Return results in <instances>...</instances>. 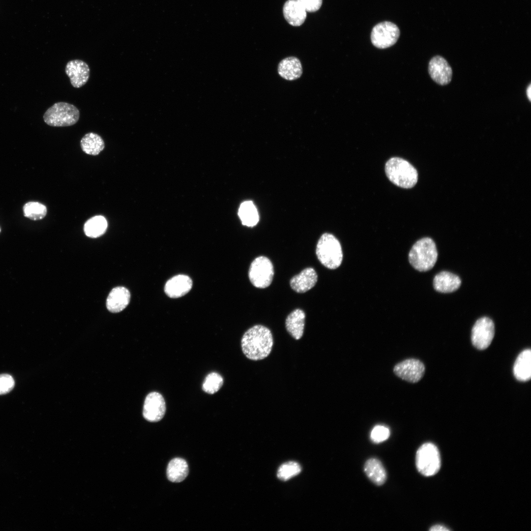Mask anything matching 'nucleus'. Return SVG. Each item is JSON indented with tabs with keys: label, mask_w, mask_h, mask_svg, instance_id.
<instances>
[{
	"label": "nucleus",
	"mask_w": 531,
	"mask_h": 531,
	"mask_svg": "<svg viewBox=\"0 0 531 531\" xmlns=\"http://www.w3.org/2000/svg\"><path fill=\"white\" fill-rule=\"evenodd\" d=\"M192 280L189 276L178 274L166 282L164 292L170 298H179L187 294L192 289Z\"/></svg>",
	"instance_id": "obj_14"
},
{
	"label": "nucleus",
	"mask_w": 531,
	"mask_h": 531,
	"mask_svg": "<svg viewBox=\"0 0 531 531\" xmlns=\"http://www.w3.org/2000/svg\"><path fill=\"white\" fill-rule=\"evenodd\" d=\"M513 374L517 380L526 382L531 377V351L526 349L517 356L513 366Z\"/></svg>",
	"instance_id": "obj_20"
},
{
	"label": "nucleus",
	"mask_w": 531,
	"mask_h": 531,
	"mask_svg": "<svg viewBox=\"0 0 531 531\" xmlns=\"http://www.w3.org/2000/svg\"><path fill=\"white\" fill-rule=\"evenodd\" d=\"M398 26L389 21H384L376 25L371 32L372 44L379 49H385L394 45L400 36Z\"/></svg>",
	"instance_id": "obj_8"
},
{
	"label": "nucleus",
	"mask_w": 531,
	"mask_h": 531,
	"mask_svg": "<svg viewBox=\"0 0 531 531\" xmlns=\"http://www.w3.org/2000/svg\"><path fill=\"white\" fill-rule=\"evenodd\" d=\"M80 145L85 153L91 155L99 154L105 148V143L102 137L93 132L86 134L81 140Z\"/></svg>",
	"instance_id": "obj_24"
},
{
	"label": "nucleus",
	"mask_w": 531,
	"mask_h": 531,
	"mask_svg": "<svg viewBox=\"0 0 531 531\" xmlns=\"http://www.w3.org/2000/svg\"><path fill=\"white\" fill-rule=\"evenodd\" d=\"M223 384V379L218 373L211 372L206 377L202 389L207 393L214 394L217 392Z\"/></svg>",
	"instance_id": "obj_29"
},
{
	"label": "nucleus",
	"mask_w": 531,
	"mask_h": 531,
	"mask_svg": "<svg viewBox=\"0 0 531 531\" xmlns=\"http://www.w3.org/2000/svg\"><path fill=\"white\" fill-rule=\"evenodd\" d=\"M449 530L447 528H446V527H444L443 526L440 525H435V526L432 527L431 528V529H430V531H449Z\"/></svg>",
	"instance_id": "obj_33"
},
{
	"label": "nucleus",
	"mask_w": 531,
	"mask_h": 531,
	"mask_svg": "<svg viewBox=\"0 0 531 531\" xmlns=\"http://www.w3.org/2000/svg\"><path fill=\"white\" fill-rule=\"evenodd\" d=\"M15 382L11 376L7 374L0 375V395L9 392L13 388Z\"/></svg>",
	"instance_id": "obj_31"
},
{
	"label": "nucleus",
	"mask_w": 531,
	"mask_h": 531,
	"mask_svg": "<svg viewBox=\"0 0 531 531\" xmlns=\"http://www.w3.org/2000/svg\"><path fill=\"white\" fill-rule=\"evenodd\" d=\"M316 254L320 263L330 269L338 267L343 259L340 242L329 233H324L321 236L317 244Z\"/></svg>",
	"instance_id": "obj_4"
},
{
	"label": "nucleus",
	"mask_w": 531,
	"mask_h": 531,
	"mask_svg": "<svg viewBox=\"0 0 531 531\" xmlns=\"http://www.w3.org/2000/svg\"><path fill=\"white\" fill-rule=\"evenodd\" d=\"M438 252L435 242L430 237H424L417 241L409 254L411 265L419 271H427L435 266Z\"/></svg>",
	"instance_id": "obj_3"
},
{
	"label": "nucleus",
	"mask_w": 531,
	"mask_h": 531,
	"mask_svg": "<svg viewBox=\"0 0 531 531\" xmlns=\"http://www.w3.org/2000/svg\"><path fill=\"white\" fill-rule=\"evenodd\" d=\"M364 471L368 478L378 486L384 484L386 480V470L382 462L376 458H371L366 461Z\"/></svg>",
	"instance_id": "obj_22"
},
{
	"label": "nucleus",
	"mask_w": 531,
	"mask_h": 531,
	"mask_svg": "<svg viewBox=\"0 0 531 531\" xmlns=\"http://www.w3.org/2000/svg\"><path fill=\"white\" fill-rule=\"evenodd\" d=\"M278 73L283 79L293 81L300 78L302 74V67L299 59L295 57H289L282 59L278 66Z\"/></svg>",
	"instance_id": "obj_19"
},
{
	"label": "nucleus",
	"mask_w": 531,
	"mask_h": 531,
	"mask_svg": "<svg viewBox=\"0 0 531 531\" xmlns=\"http://www.w3.org/2000/svg\"><path fill=\"white\" fill-rule=\"evenodd\" d=\"M425 371L424 364L416 358L405 359L393 368V372L397 377L411 383L419 382L424 376Z\"/></svg>",
	"instance_id": "obj_10"
},
{
	"label": "nucleus",
	"mask_w": 531,
	"mask_h": 531,
	"mask_svg": "<svg viewBox=\"0 0 531 531\" xmlns=\"http://www.w3.org/2000/svg\"><path fill=\"white\" fill-rule=\"evenodd\" d=\"M495 335V325L493 321L483 317L478 319L472 330L471 339L476 349L482 350L491 344Z\"/></svg>",
	"instance_id": "obj_9"
},
{
	"label": "nucleus",
	"mask_w": 531,
	"mask_h": 531,
	"mask_svg": "<svg viewBox=\"0 0 531 531\" xmlns=\"http://www.w3.org/2000/svg\"><path fill=\"white\" fill-rule=\"evenodd\" d=\"M308 12H315L321 8L323 0H297Z\"/></svg>",
	"instance_id": "obj_32"
},
{
	"label": "nucleus",
	"mask_w": 531,
	"mask_h": 531,
	"mask_svg": "<svg viewBox=\"0 0 531 531\" xmlns=\"http://www.w3.org/2000/svg\"><path fill=\"white\" fill-rule=\"evenodd\" d=\"M65 72L69 77L72 86L80 88L88 81L90 75V69L88 64L80 59L69 61L65 68Z\"/></svg>",
	"instance_id": "obj_13"
},
{
	"label": "nucleus",
	"mask_w": 531,
	"mask_h": 531,
	"mask_svg": "<svg viewBox=\"0 0 531 531\" xmlns=\"http://www.w3.org/2000/svg\"><path fill=\"white\" fill-rule=\"evenodd\" d=\"M24 215L26 217L32 220H38L44 218L47 214L46 206L37 202H29L23 206Z\"/></svg>",
	"instance_id": "obj_27"
},
{
	"label": "nucleus",
	"mask_w": 531,
	"mask_h": 531,
	"mask_svg": "<svg viewBox=\"0 0 531 531\" xmlns=\"http://www.w3.org/2000/svg\"></svg>",
	"instance_id": "obj_35"
},
{
	"label": "nucleus",
	"mask_w": 531,
	"mask_h": 531,
	"mask_svg": "<svg viewBox=\"0 0 531 531\" xmlns=\"http://www.w3.org/2000/svg\"><path fill=\"white\" fill-rule=\"evenodd\" d=\"M526 92H527V97H528L529 100L531 101V84H530L529 86H528V87L527 88Z\"/></svg>",
	"instance_id": "obj_34"
},
{
	"label": "nucleus",
	"mask_w": 531,
	"mask_h": 531,
	"mask_svg": "<svg viewBox=\"0 0 531 531\" xmlns=\"http://www.w3.org/2000/svg\"><path fill=\"white\" fill-rule=\"evenodd\" d=\"M130 299L129 290L123 287L113 289L106 300L108 310L112 313H118L124 309L128 305Z\"/></svg>",
	"instance_id": "obj_17"
},
{
	"label": "nucleus",
	"mask_w": 531,
	"mask_h": 531,
	"mask_svg": "<svg viewBox=\"0 0 531 531\" xmlns=\"http://www.w3.org/2000/svg\"><path fill=\"white\" fill-rule=\"evenodd\" d=\"M305 314L300 309L293 311L287 317L285 326L288 333L295 340L300 339L303 334Z\"/></svg>",
	"instance_id": "obj_21"
},
{
	"label": "nucleus",
	"mask_w": 531,
	"mask_h": 531,
	"mask_svg": "<svg viewBox=\"0 0 531 531\" xmlns=\"http://www.w3.org/2000/svg\"><path fill=\"white\" fill-rule=\"evenodd\" d=\"M415 465L418 471L424 476H432L437 473L441 467L437 447L431 442L421 445L416 453Z\"/></svg>",
	"instance_id": "obj_6"
},
{
	"label": "nucleus",
	"mask_w": 531,
	"mask_h": 531,
	"mask_svg": "<svg viewBox=\"0 0 531 531\" xmlns=\"http://www.w3.org/2000/svg\"><path fill=\"white\" fill-rule=\"evenodd\" d=\"M273 339L270 330L258 324L248 329L241 340L242 351L245 356L252 360H260L270 353Z\"/></svg>",
	"instance_id": "obj_1"
},
{
	"label": "nucleus",
	"mask_w": 531,
	"mask_h": 531,
	"mask_svg": "<svg viewBox=\"0 0 531 531\" xmlns=\"http://www.w3.org/2000/svg\"><path fill=\"white\" fill-rule=\"evenodd\" d=\"M79 118V109L74 105L65 102L55 103L43 115L44 122L54 127L72 126L78 121Z\"/></svg>",
	"instance_id": "obj_5"
},
{
	"label": "nucleus",
	"mask_w": 531,
	"mask_h": 531,
	"mask_svg": "<svg viewBox=\"0 0 531 531\" xmlns=\"http://www.w3.org/2000/svg\"><path fill=\"white\" fill-rule=\"evenodd\" d=\"M283 13L286 21L294 27L302 25L307 17V11L297 0H287L284 4Z\"/></svg>",
	"instance_id": "obj_16"
},
{
	"label": "nucleus",
	"mask_w": 531,
	"mask_h": 531,
	"mask_svg": "<svg viewBox=\"0 0 531 531\" xmlns=\"http://www.w3.org/2000/svg\"><path fill=\"white\" fill-rule=\"evenodd\" d=\"M301 471L300 465L295 461H289L282 464L278 469L277 477L283 481L288 480L298 475Z\"/></svg>",
	"instance_id": "obj_28"
},
{
	"label": "nucleus",
	"mask_w": 531,
	"mask_h": 531,
	"mask_svg": "<svg viewBox=\"0 0 531 531\" xmlns=\"http://www.w3.org/2000/svg\"><path fill=\"white\" fill-rule=\"evenodd\" d=\"M390 434V430L387 427L380 425H376L371 432L370 439L375 443H381L388 439Z\"/></svg>",
	"instance_id": "obj_30"
},
{
	"label": "nucleus",
	"mask_w": 531,
	"mask_h": 531,
	"mask_svg": "<svg viewBox=\"0 0 531 531\" xmlns=\"http://www.w3.org/2000/svg\"><path fill=\"white\" fill-rule=\"evenodd\" d=\"M461 284V280L458 276L446 271L438 273L433 280L435 290L442 293L453 292L460 287Z\"/></svg>",
	"instance_id": "obj_18"
},
{
	"label": "nucleus",
	"mask_w": 531,
	"mask_h": 531,
	"mask_svg": "<svg viewBox=\"0 0 531 531\" xmlns=\"http://www.w3.org/2000/svg\"><path fill=\"white\" fill-rule=\"evenodd\" d=\"M166 412V403L163 396L157 392H152L146 396L143 410L144 417L149 422L161 420Z\"/></svg>",
	"instance_id": "obj_11"
},
{
	"label": "nucleus",
	"mask_w": 531,
	"mask_h": 531,
	"mask_svg": "<svg viewBox=\"0 0 531 531\" xmlns=\"http://www.w3.org/2000/svg\"><path fill=\"white\" fill-rule=\"evenodd\" d=\"M428 72L437 84L443 86L449 84L452 79V69L445 59L440 56L433 57L429 62Z\"/></svg>",
	"instance_id": "obj_12"
},
{
	"label": "nucleus",
	"mask_w": 531,
	"mask_h": 531,
	"mask_svg": "<svg viewBox=\"0 0 531 531\" xmlns=\"http://www.w3.org/2000/svg\"><path fill=\"white\" fill-rule=\"evenodd\" d=\"M318 275L315 269L307 267L300 273L294 276L290 280L292 289L298 293H305L312 289L316 284Z\"/></svg>",
	"instance_id": "obj_15"
},
{
	"label": "nucleus",
	"mask_w": 531,
	"mask_h": 531,
	"mask_svg": "<svg viewBox=\"0 0 531 531\" xmlns=\"http://www.w3.org/2000/svg\"><path fill=\"white\" fill-rule=\"evenodd\" d=\"M238 215L243 225L253 227L259 221V217L257 209L252 201H247L242 203L238 209Z\"/></svg>",
	"instance_id": "obj_26"
},
{
	"label": "nucleus",
	"mask_w": 531,
	"mask_h": 531,
	"mask_svg": "<svg viewBox=\"0 0 531 531\" xmlns=\"http://www.w3.org/2000/svg\"><path fill=\"white\" fill-rule=\"evenodd\" d=\"M107 225V221L104 216L97 215L90 218L85 223L84 231L88 237L96 238L105 233Z\"/></svg>",
	"instance_id": "obj_25"
},
{
	"label": "nucleus",
	"mask_w": 531,
	"mask_h": 531,
	"mask_svg": "<svg viewBox=\"0 0 531 531\" xmlns=\"http://www.w3.org/2000/svg\"><path fill=\"white\" fill-rule=\"evenodd\" d=\"M385 172L391 182L403 188H412L417 182L418 174L415 168L400 157L390 158L385 164Z\"/></svg>",
	"instance_id": "obj_2"
},
{
	"label": "nucleus",
	"mask_w": 531,
	"mask_h": 531,
	"mask_svg": "<svg viewBox=\"0 0 531 531\" xmlns=\"http://www.w3.org/2000/svg\"><path fill=\"white\" fill-rule=\"evenodd\" d=\"M188 472L187 463L181 458H175L171 460L167 468V478L173 482L182 481L188 475Z\"/></svg>",
	"instance_id": "obj_23"
},
{
	"label": "nucleus",
	"mask_w": 531,
	"mask_h": 531,
	"mask_svg": "<svg viewBox=\"0 0 531 531\" xmlns=\"http://www.w3.org/2000/svg\"><path fill=\"white\" fill-rule=\"evenodd\" d=\"M274 276V268L270 260L265 256H259L251 263L248 276L253 286L258 288H266L271 283Z\"/></svg>",
	"instance_id": "obj_7"
}]
</instances>
